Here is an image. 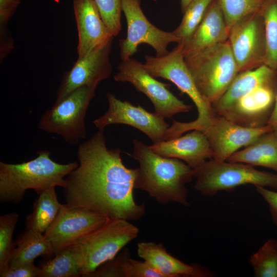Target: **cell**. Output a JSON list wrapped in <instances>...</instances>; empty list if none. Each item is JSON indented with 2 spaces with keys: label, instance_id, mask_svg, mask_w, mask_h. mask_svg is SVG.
I'll list each match as a JSON object with an SVG mask.
<instances>
[{
  "label": "cell",
  "instance_id": "1",
  "mask_svg": "<svg viewBox=\"0 0 277 277\" xmlns=\"http://www.w3.org/2000/svg\"><path fill=\"white\" fill-rule=\"evenodd\" d=\"M118 148L108 149L104 129L80 144L77 167L65 178L66 205L95 211L110 219L137 220L146 213L133 194L137 168H127Z\"/></svg>",
  "mask_w": 277,
  "mask_h": 277
},
{
  "label": "cell",
  "instance_id": "2",
  "mask_svg": "<svg viewBox=\"0 0 277 277\" xmlns=\"http://www.w3.org/2000/svg\"><path fill=\"white\" fill-rule=\"evenodd\" d=\"M132 157L139 164L134 189L146 192L162 205L174 202L189 206L186 184L194 178V170L184 161L163 156L143 142L133 140Z\"/></svg>",
  "mask_w": 277,
  "mask_h": 277
},
{
  "label": "cell",
  "instance_id": "3",
  "mask_svg": "<svg viewBox=\"0 0 277 277\" xmlns=\"http://www.w3.org/2000/svg\"><path fill=\"white\" fill-rule=\"evenodd\" d=\"M49 150H40L34 159L18 164L0 162L1 203H18L25 191L33 189L38 195L52 187L66 186V177L75 168L77 162L60 164L50 157Z\"/></svg>",
  "mask_w": 277,
  "mask_h": 277
},
{
  "label": "cell",
  "instance_id": "4",
  "mask_svg": "<svg viewBox=\"0 0 277 277\" xmlns=\"http://www.w3.org/2000/svg\"><path fill=\"white\" fill-rule=\"evenodd\" d=\"M143 65L155 78H163L173 83L180 91L191 98L197 108V118L191 122H180L173 120L172 124L167 130L168 138L179 137L189 130H197L204 132L215 113L212 105L203 98L197 89L185 62L183 45L178 43L164 56L145 55Z\"/></svg>",
  "mask_w": 277,
  "mask_h": 277
},
{
  "label": "cell",
  "instance_id": "5",
  "mask_svg": "<svg viewBox=\"0 0 277 277\" xmlns=\"http://www.w3.org/2000/svg\"><path fill=\"white\" fill-rule=\"evenodd\" d=\"M184 59L200 93L211 105L239 73L228 41L188 53Z\"/></svg>",
  "mask_w": 277,
  "mask_h": 277
},
{
  "label": "cell",
  "instance_id": "6",
  "mask_svg": "<svg viewBox=\"0 0 277 277\" xmlns=\"http://www.w3.org/2000/svg\"><path fill=\"white\" fill-rule=\"evenodd\" d=\"M138 233V228L129 221L110 219L69 246L75 256L81 275L89 276L114 258L124 246L137 237Z\"/></svg>",
  "mask_w": 277,
  "mask_h": 277
},
{
  "label": "cell",
  "instance_id": "7",
  "mask_svg": "<svg viewBox=\"0 0 277 277\" xmlns=\"http://www.w3.org/2000/svg\"><path fill=\"white\" fill-rule=\"evenodd\" d=\"M195 190L210 196L242 185H253L277 189V173L260 171L247 164L212 159L194 170Z\"/></svg>",
  "mask_w": 277,
  "mask_h": 277
},
{
  "label": "cell",
  "instance_id": "8",
  "mask_svg": "<svg viewBox=\"0 0 277 277\" xmlns=\"http://www.w3.org/2000/svg\"><path fill=\"white\" fill-rule=\"evenodd\" d=\"M96 88L82 86L55 102L40 117L38 128L61 136L69 144H77L86 137L85 116Z\"/></svg>",
  "mask_w": 277,
  "mask_h": 277
},
{
  "label": "cell",
  "instance_id": "9",
  "mask_svg": "<svg viewBox=\"0 0 277 277\" xmlns=\"http://www.w3.org/2000/svg\"><path fill=\"white\" fill-rule=\"evenodd\" d=\"M117 69L114 80L130 83L144 93L152 102L156 114L164 118H172L177 113L192 109L191 105L185 104L169 90V84L156 80L140 62L130 57L122 61Z\"/></svg>",
  "mask_w": 277,
  "mask_h": 277
},
{
  "label": "cell",
  "instance_id": "10",
  "mask_svg": "<svg viewBox=\"0 0 277 277\" xmlns=\"http://www.w3.org/2000/svg\"><path fill=\"white\" fill-rule=\"evenodd\" d=\"M141 0H122V10L127 25V36L119 41L122 61L131 57L140 44H148L156 52V56L167 54L168 45L180 43L172 32L162 30L152 24L141 8Z\"/></svg>",
  "mask_w": 277,
  "mask_h": 277
},
{
  "label": "cell",
  "instance_id": "11",
  "mask_svg": "<svg viewBox=\"0 0 277 277\" xmlns=\"http://www.w3.org/2000/svg\"><path fill=\"white\" fill-rule=\"evenodd\" d=\"M106 97L107 110L93 121L98 129H104L111 124H125L143 132L153 144L167 140V129L170 126L164 117L147 111L140 105L135 106L129 102L121 101L111 93L108 92Z\"/></svg>",
  "mask_w": 277,
  "mask_h": 277
},
{
  "label": "cell",
  "instance_id": "12",
  "mask_svg": "<svg viewBox=\"0 0 277 277\" xmlns=\"http://www.w3.org/2000/svg\"><path fill=\"white\" fill-rule=\"evenodd\" d=\"M228 42L239 73L264 64L265 37L261 11L234 24L229 30Z\"/></svg>",
  "mask_w": 277,
  "mask_h": 277
},
{
  "label": "cell",
  "instance_id": "13",
  "mask_svg": "<svg viewBox=\"0 0 277 277\" xmlns=\"http://www.w3.org/2000/svg\"><path fill=\"white\" fill-rule=\"evenodd\" d=\"M109 219L91 210L64 204L44 234L52 244L55 254L74 244Z\"/></svg>",
  "mask_w": 277,
  "mask_h": 277
},
{
  "label": "cell",
  "instance_id": "14",
  "mask_svg": "<svg viewBox=\"0 0 277 277\" xmlns=\"http://www.w3.org/2000/svg\"><path fill=\"white\" fill-rule=\"evenodd\" d=\"M272 131V127L267 124L258 127H245L215 114L203 133L209 143L212 159L226 161L241 148Z\"/></svg>",
  "mask_w": 277,
  "mask_h": 277
},
{
  "label": "cell",
  "instance_id": "15",
  "mask_svg": "<svg viewBox=\"0 0 277 277\" xmlns=\"http://www.w3.org/2000/svg\"><path fill=\"white\" fill-rule=\"evenodd\" d=\"M112 41L82 57H78L71 69L66 72L57 88L55 102L73 90L84 86H96L109 77L112 67L110 55Z\"/></svg>",
  "mask_w": 277,
  "mask_h": 277
},
{
  "label": "cell",
  "instance_id": "16",
  "mask_svg": "<svg viewBox=\"0 0 277 277\" xmlns=\"http://www.w3.org/2000/svg\"><path fill=\"white\" fill-rule=\"evenodd\" d=\"M73 10L78 31V57L101 48L113 39L94 0H73Z\"/></svg>",
  "mask_w": 277,
  "mask_h": 277
},
{
  "label": "cell",
  "instance_id": "17",
  "mask_svg": "<svg viewBox=\"0 0 277 277\" xmlns=\"http://www.w3.org/2000/svg\"><path fill=\"white\" fill-rule=\"evenodd\" d=\"M271 83L261 85L248 92L218 115L245 127H258L267 125L268 120L265 117L274 104L276 97Z\"/></svg>",
  "mask_w": 277,
  "mask_h": 277
},
{
  "label": "cell",
  "instance_id": "18",
  "mask_svg": "<svg viewBox=\"0 0 277 277\" xmlns=\"http://www.w3.org/2000/svg\"><path fill=\"white\" fill-rule=\"evenodd\" d=\"M149 147L163 156L184 161L193 170L212 159V151L206 136L197 130L183 136L153 144Z\"/></svg>",
  "mask_w": 277,
  "mask_h": 277
},
{
  "label": "cell",
  "instance_id": "19",
  "mask_svg": "<svg viewBox=\"0 0 277 277\" xmlns=\"http://www.w3.org/2000/svg\"><path fill=\"white\" fill-rule=\"evenodd\" d=\"M137 255L164 277H211L213 272L197 264H187L169 253L162 243L141 242Z\"/></svg>",
  "mask_w": 277,
  "mask_h": 277
},
{
  "label": "cell",
  "instance_id": "20",
  "mask_svg": "<svg viewBox=\"0 0 277 277\" xmlns=\"http://www.w3.org/2000/svg\"><path fill=\"white\" fill-rule=\"evenodd\" d=\"M229 30L217 0H213L198 27L183 45L184 55L228 41Z\"/></svg>",
  "mask_w": 277,
  "mask_h": 277
},
{
  "label": "cell",
  "instance_id": "21",
  "mask_svg": "<svg viewBox=\"0 0 277 277\" xmlns=\"http://www.w3.org/2000/svg\"><path fill=\"white\" fill-rule=\"evenodd\" d=\"M275 70L263 64L253 69L239 73L223 95L212 104L219 114L239 98L259 86L271 83Z\"/></svg>",
  "mask_w": 277,
  "mask_h": 277
},
{
  "label": "cell",
  "instance_id": "22",
  "mask_svg": "<svg viewBox=\"0 0 277 277\" xmlns=\"http://www.w3.org/2000/svg\"><path fill=\"white\" fill-rule=\"evenodd\" d=\"M227 161L262 166L277 172V137L272 131L264 134L233 153Z\"/></svg>",
  "mask_w": 277,
  "mask_h": 277
},
{
  "label": "cell",
  "instance_id": "23",
  "mask_svg": "<svg viewBox=\"0 0 277 277\" xmlns=\"http://www.w3.org/2000/svg\"><path fill=\"white\" fill-rule=\"evenodd\" d=\"M164 277L145 261L133 259L128 248L98 268L89 277Z\"/></svg>",
  "mask_w": 277,
  "mask_h": 277
},
{
  "label": "cell",
  "instance_id": "24",
  "mask_svg": "<svg viewBox=\"0 0 277 277\" xmlns=\"http://www.w3.org/2000/svg\"><path fill=\"white\" fill-rule=\"evenodd\" d=\"M14 243L9 268L34 262L38 256L50 258L54 254L52 245L44 233L30 229L21 233Z\"/></svg>",
  "mask_w": 277,
  "mask_h": 277
},
{
  "label": "cell",
  "instance_id": "25",
  "mask_svg": "<svg viewBox=\"0 0 277 277\" xmlns=\"http://www.w3.org/2000/svg\"><path fill=\"white\" fill-rule=\"evenodd\" d=\"M63 204L57 199L55 187L49 188L35 200L33 211L27 215V228L45 233L58 215Z\"/></svg>",
  "mask_w": 277,
  "mask_h": 277
},
{
  "label": "cell",
  "instance_id": "26",
  "mask_svg": "<svg viewBox=\"0 0 277 277\" xmlns=\"http://www.w3.org/2000/svg\"><path fill=\"white\" fill-rule=\"evenodd\" d=\"M263 19L266 54L264 64L277 70V0H265L261 10Z\"/></svg>",
  "mask_w": 277,
  "mask_h": 277
},
{
  "label": "cell",
  "instance_id": "27",
  "mask_svg": "<svg viewBox=\"0 0 277 277\" xmlns=\"http://www.w3.org/2000/svg\"><path fill=\"white\" fill-rule=\"evenodd\" d=\"M38 277H78L81 273L75 256L70 247L43 263Z\"/></svg>",
  "mask_w": 277,
  "mask_h": 277
},
{
  "label": "cell",
  "instance_id": "28",
  "mask_svg": "<svg viewBox=\"0 0 277 277\" xmlns=\"http://www.w3.org/2000/svg\"><path fill=\"white\" fill-rule=\"evenodd\" d=\"M256 277H277V239L266 241L249 259Z\"/></svg>",
  "mask_w": 277,
  "mask_h": 277
},
{
  "label": "cell",
  "instance_id": "29",
  "mask_svg": "<svg viewBox=\"0 0 277 277\" xmlns=\"http://www.w3.org/2000/svg\"><path fill=\"white\" fill-rule=\"evenodd\" d=\"M213 0H193L184 11L182 21L173 31L184 44L192 36L201 23ZM178 44V43H177Z\"/></svg>",
  "mask_w": 277,
  "mask_h": 277
},
{
  "label": "cell",
  "instance_id": "30",
  "mask_svg": "<svg viewBox=\"0 0 277 277\" xmlns=\"http://www.w3.org/2000/svg\"><path fill=\"white\" fill-rule=\"evenodd\" d=\"M18 216L17 213L10 212L0 217V275L9 267L10 260L15 246L12 235Z\"/></svg>",
  "mask_w": 277,
  "mask_h": 277
},
{
  "label": "cell",
  "instance_id": "31",
  "mask_svg": "<svg viewBox=\"0 0 277 277\" xmlns=\"http://www.w3.org/2000/svg\"><path fill=\"white\" fill-rule=\"evenodd\" d=\"M228 30L236 22L260 11L265 0H217Z\"/></svg>",
  "mask_w": 277,
  "mask_h": 277
},
{
  "label": "cell",
  "instance_id": "32",
  "mask_svg": "<svg viewBox=\"0 0 277 277\" xmlns=\"http://www.w3.org/2000/svg\"><path fill=\"white\" fill-rule=\"evenodd\" d=\"M106 25L113 36L122 28V0H94Z\"/></svg>",
  "mask_w": 277,
  "mask_h": 277
},
{
  "label": "cell",
  "instance_id": "33",
  "mask_svg": "<svg viewBox=\"0 0 277 277\" xmlns=\"http://www.w3.org/2000/svg\"><path fill=\"white\" fill-rule=\"evenodd\" d=\"M21 0H0L1 40L10 38L7 25L18 7Z\"/></svg>",
  "mask_w": 277,
  "mask_h": 277
},
{
  "label": "cell",
  "instance_id": "34",
  "mask_svg": "<svg viewBox=\"0 0 277 277\" xmlns=\"http://www.w3.org/2000/svg\"><path fill=\"white\" fill-rule=\"evenodd\" d=\"M39 267L35 266L34 262L26 263L13 268H9L0 275L1 277H38Z\"/></svg>",
  "mask_w": 277,
  "mask_h": 277
},
{
  "label": "cell",
  "instance_id": "35",
  "mask_svg": "<svg viewBox=\"0 0 277 277\" xmlns=\"http://www.w3.org/2000/svg\"><path fill=\"white\" fill-rule=\"evenodd\" d=\"M255 189L268 204L273 222L277 226V192L262 186H255Z\"/></svg>",
  "mask_w": 277,
  "mask_h": 277
},
{
  "label": "cell",
  "instance_id": "36",
  "mask_svg": "<svg viewBox=\"0 0 277 277\" xmlns=\"http://www.w3.org/2000/svg\"><path fill=\"white\" fill-rule=\"evenodd\" d=\"M267 125H269L273 129L277 127V94L276 95L274 105L268 120Z\"/></svg>",
  "mask_w": 277,
  "mask_h": 277
},
{
  "label": "cell",
  "instance_id": "37",
  "mask_svg": "<svg viewBox=\"0 0 277 277\" xmlns=\"http://www.w3.org/2000/svg\"><path fill=\"white\" fill-rule=\"evenodd\" d=\"M192 1L193 0H181V8L183 13Z\"/></svg>",
  "mask_w": 277,
  "mask_h": 277
},
{
  "label": "cell",
  "instance_id": "38",
  "mask_svg": "<svg viewBox=\"0 0 277 277\" xmlns=\"http://www.w3.org/2000/svg\"><path fill=\"white\" fill-rule=\"evenodd\" d=\"M272 132L274 135L277 137V127L274 128Z\"/></svg>",
  "mask_w": 277,
  "mask_h": 277
}]
</instances>
